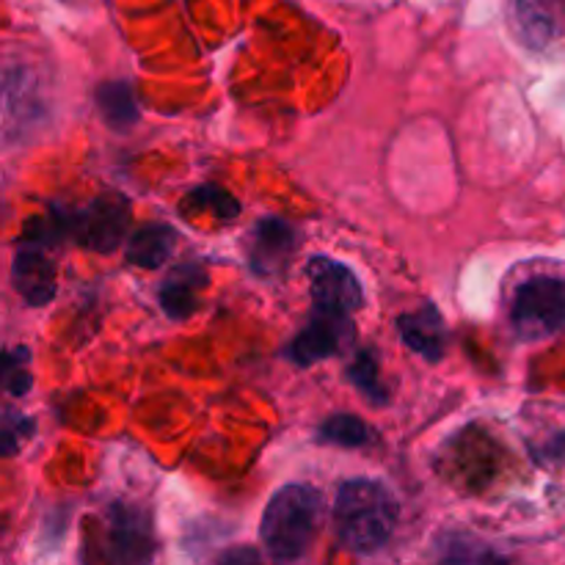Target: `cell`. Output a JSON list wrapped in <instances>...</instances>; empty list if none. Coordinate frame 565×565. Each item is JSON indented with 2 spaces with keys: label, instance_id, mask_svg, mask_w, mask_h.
Returning a JSON list of instances; mask_svg holds the SVG:
<instances>
[{
  "label": "cell",
  "instance_id": "cell-1",
  "mask_svg": "<svg viewBox=\"0 0 565 565\" xmlns=\"http://www.w3.org/2000/svg\"><path fill=\"white\" fill-rule=\"evenodd\" d=\"M395 497L375 480H351L334 502L337 539L356 555H373L395 533Z\"/></svg>",
  "mask_w": 565,
  "mask_h": 565
},
{
  "label": "cell",
  "instance_id": "cell-2",
  "mask_svg": "<svg viewBox=\"0 0 565 565\" xmlns=\"http://www.w3.org/2000/svg\"><path fill=\"white\" fill-rule=\"evenodd\" d=\"M320 522V494L309 486H285L270 497L263 513L265 550L274 561H298L309 550Z\"/></svg>",
  "mask_w": 565,
  "mask_h": 565
},
{
  "label": "cell",
  "instance_id": "cell-3",
  "mask_svg": "<svg viewBox=\"0 0 565 565\" xmlns=\"http://www.w3.org/2000/svg\"><path fill=\"white\" fill-rule=\"evenodd\" d=\"M58 232L70 235L77 246L88 252L108 254L125 241L130 226V207L121 196H99L83 207L53 215Z\"/></svg>",
  "mask_w": 565,
  "mask_h": 565
},
{
  "label": "cell",
  "instance_id": "cell-4",
  "mask_svg": "<svg viewBox=\"0 0 565 565\" xmlns=\"http://www.w3.org/2000/svg\"><path fill=\"white\" fill-rule=\"evenodd\" d=\"M513 329L522 340H544L565 326V281L530 279L516 290L511 307Z\"/></svg>",
  "mask_w": 565,
  "mask_h": 565
},
{
  "label": "cell",
  "instance_id": "cell-5",
  "mask_svg": "<svg viewBox=\"0 0 565 565\" xmlns=\"http://www.w3.org/2000/svg\"><path fill=\"white\" fill-rule=\"evenodd\" d=\"M309 290H312V309L348 315L351 318L364 301L362 285L348 265L334 263L329 257H312L307 265Z\"/></svg>",
  "mask_w": 565,
  "mask_h": 565
},
{
  "label": "cell",
  "instance_id": "cell-6",
  "mask_svg": "<svg viewBox=\"0 0 565 565\" xmlns=\"http://www.w3.org/2000/svg\"><path fill=\"white\" fill-rule=\"evenodd\" d=\"M351 340H353V326L348 315L312 309L309 326L296 337V340H292L290 351H287V359H290L292 364H301V367H312V364L334 356V353Z\"/></svg>",
  "mask_w": 565,
  "mask_h": 565
},
{
  "label": "cell",
  "instance_id": "cell-7",
  "mask_svg": "<svg viewBox=\"0 0 565 565\" xmlns=\"http://www.w3.org/2000/svg\"><path fill=\"white\" fill-rule=\"evenodd\" d=\"M11 281L31 307H44V303L53 301L55 265L42 248V241L25 237V246L17 248L14 265H11Z\"/></svg>",
  "mask_w": 565,
  "mask_h": 565
},
{
  "label": "cell",
  "instance_id": "cell-8",
  "mask_svg": "<svg viewBox=\"0 0 565 565\" xmlns=\"http://www.w3.org/2000/svg\"><path fill=\"white\" fill-rule=\"evenodd\" d=\"M152 527L141 511L127 505L110 508L108 557L116 563H143L152 557Z\"/></svg>",
  "mask_w": 565,
  "mask_h": 565
},
{
  "label": "cell",
  "instance_id": "cell-9",
  "mask_svg": "<svg viewBox=\"0 0 565 565\" xmlns=\"http://www.w3.org/2000/svg\"><path fill=\"white\" fill-rule=\"evenodd\" d=\"M296 246V232L281 218H265L254 226L252 243H248V263L259 276H276L290 259Z\"/></svg>",
  "mask_w": 565,
  "mask_h": 565
},
{
  "label": "cell",
  "instance_id": "cell-10",
  "mask_svg": "<svg viewBox=\"0 0 565 565\" xmlns=\"http://www.w3.org/2000/svg\"><path fill=\"white\" fill-rule=\"evenodd\" d=\"M397 331H401V340L414 353H419L425 362H439L445 356V320H441L439 309L434 303H425L417 312L403 315L397 320Z\"/></svg>",
  "mask_w": 565,
  "mask_h": 565
},
{
  "label": "cell",
  "instance_id": "cell-11",
  "mask_svg": "<svg viewBox=\"0 0 565 565\" xmlns=\"http://www.w3.org/2000/svg\"><path fill=\"white\" fill-rule=\"evenodd\" d=\"M207 285V274L199 265H180V268L171 270L166 276V281L160 285L158 298L163 312L171 320H188L199 307V290Z\"/></svg>",
  "mask_w": 565,
  "mask_h": 565
},
{
  "label": "cell",
  "instance_id": "cell-12",
  "mask_svg": "<svg viewBox=\"0 0 565 565\" xmlns=\"http://www.w3.org/2000/svg\"><path fill=\"white\" fill-rule=\"evenodd\" d=\"M177 246V235L171 226L166 224H149L141 226L130 235L127 243V259L138 268H158L171 257Z\"/></svg>",
  "mask_w": 565,
  "mask_h": 565
},
{
  "label": "cell",
  "instance_id": "cell-13",
  "mask_svg": "<svg viewBox=\"0 0 565 565\" xmlns=\"http://www.w3.org/2000/svg\"><path fill=\"white\" fill-rule=\"evenodd\" d=\"M97 105L103 119L108 121V127H114V130H130V127H136L138 119H141L136 88L127 81L103 83L97 92Z\"/></svg>",
  "mask_w": 565,
  "mask_h": 565
},
{
  "label": "cell",
  "instance_id": "cell-14",
  "mask_svg": "<svg viewBox=\"0 0 565 565\" xmlns=\"http://www.w3.org/2000/svg\"><path fill=\"white\" fill-rule=\"evenodd\" d=\"M348 379H351L353 384H356V390L362 392L370 403H375V406H386V403H390V392L381 384L379 359H375L373 351L356 353L351 370H348Z\"/></svg>",
  "mask_w": 565,
  "mask_h": 565
},
{
  "label": "cell",
  "instance_id": "cell-15",
  "mask_svg": "<svg viewBox=\"0 0 565 565\" xmlns=\"http://www.w3.org/2000/svg\"><path fill=\"white\" fill-rule=\"evenodd\" d=\"M318 439L340 447H362L370 441V428L353 414H334L320 425Z\"/></svg>",
  "mask_w": 565,
  "mask_h": 565
},
{
  "label": "cell",
  "instance_id": "cell-16",
  "mask_svg": "<svg viewBox=\"0 0 565 565\" xmlns=\"http://www.w3.org/2000/svg\"><path fill=\"white\" fill-rule=\"evenodd\" d=\"M31 353L28 348H11L3 353V390L11 397H22L31 392L33 375H31Z\"/></svg>",
  "mask_w": 565,
  "mask_h": 565
},
{
  "label": "cell",
  "instance_id": "cell-17",
  "mask_svg": "<svg viewBox=\"0 0 565 565\" xmlns=\"http://www.w3.org/2000/svg\"><path fill=\"white\" fill-rule=\"evenodd\" d=\"M185 202L196 210H213V213L221 215V218H235V215L241 213V204H237V199L218 185L193 188V191L188 193Z\"/></svg>",
  "mask_w": 565,
  "mask_h": 565
},
{
  "label": "cell",
  "instance_id": "cell-18",
  "mask_svg": "<svg viewBox=\"0 0 565 565\" xmlns=\"http://www.w3.org/2000/svg\"><path fill=\"white\" fill-rule=\"evenodd\" d=\"M33 428H36V425H33L31 417H22V414H14V412H6V417H3V456H14V452L22 447V441L31 439Z\"/></svg>",
  "mask_w": 565,
  "mask_h": 565
},
{
  "label": "cell",
  "instance_id": "cell-19",
  "mask_svg": "<svg viewBox=\"0 0 565 565\" xmlns=\"http://www.w3.org/2000/svg\"><path fill=\"white\" fill-rule=\"evenodd\" d=\"M472 544L475 541H467V539H456V541L447 539L441 557H445V561H500V557L491 555V552L483 550V546H480V550H472Z\"/></svg>",
  "mask_w": 565,
  "mask_h": 565
},
{
  "label": "cell",
  "instance_id": "cell-20",
  "mask_svg": "<svg viewBox=\"0 0 565 565\" xmlns=\"http://www.w3.org/2000/svg\"><path fill=\"white\" fill-rule=\"evenodd\" d=\"M221 561H257V552L237 550V552H232V555H224Z\"/></svg>",
  "mask_w": 565,
  "mask_h": 565
}]
</instances>
